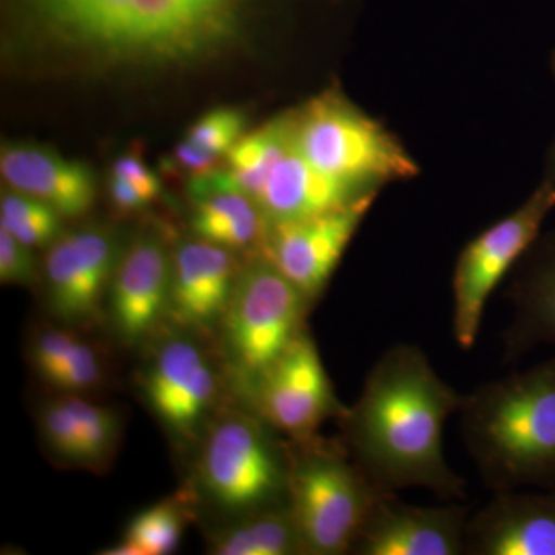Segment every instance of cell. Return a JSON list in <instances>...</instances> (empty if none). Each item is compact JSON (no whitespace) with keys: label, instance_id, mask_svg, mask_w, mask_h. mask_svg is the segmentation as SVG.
<instances>
[{"label":"cell","instance_id":"cell-1","mask_svg":"<svg viewBox=\"0 0 555 555\" xmlns=\"http://www.w3.org/2000/svg\"><path fill=\"white\" fill-rule=\"evenodd\" d=\"M462 401L418 346L397 343L371 369L356 404L339 416L343 444L379 492L420 488L459 502L466 481L449 466L443 440Z\"/></svg>","mask_w":555,"mask_h":555},{"label":"cell","instance_id":"cell-2","mask_svg":"<svg viewBox=\"0 0 555 555\" xmlns=\"http://www.w3.org/2000/svg\"><path fill=\"white\" fill-rule=\"evenodd\" d=\"M73 42L142 67L193 65L230 50L283 0H39Z\"/></svg>","mask_w":555,"mask_h":555},{"label":"cell","instance_id":"cell-3","mask_svg":"<svg viewBox=\"0 0 555 555\" xmlns=\"http://www.w3.org/2000/svg\"><path fill=\"white\" fill-rule=\"evenodd\" d=\"M460 433L491 492L555 488V353L463 396Z\"/></svg>","mask_w":555,"mask_h":555},{"label":"cell","instance_id":"cell-4","mask_svg":"<svg viewBox=\"0 0 555 555\" xmlns=\"http://www.w3.org/2000/svg\"><path fill=\"white\" fill-rule=\"evenodd\" d=\"M225 156L229 167L218 170L219 190L247 195L269 228L323 214L369 193L315 169L295 144L288 113L248 131Z\"/></svg>","mask_w":555,"mask_h":555},{"label":"cell","instance_id":"cell-5","mask_svg":"<svg viewBox=\"0 0 555 555\" xmlns=\"http://www.w3.org/2000/svg\"><path fill=\"white\" fill-rule=\"evenodd\" d=\"M295 144L315 169L360 190H379L418 175V164L378 120L339 89L288 112Z\"/></svg>","mask_w":555,"mask_h":555},{"label":"cell","instance_id":"cell-6","mask_svg":"<svg viewBox=\"0 0 555 555\" xmlns=\"http://www.w3.org/2000/svg\"><path fill=\"white\" fill-rule=\"evenodd\" d=\"M379 492L343 443L292 440L288 447V506L306 554H350Z\"/></svg>","mask_w":555,"mask_h":555},{"label":"cell","instance_id":"cell-7","mask_svg":"<svg viewBox=\"0 0 555 555\" xmlns=\"http://www.w3.org/2000/svg\"><path fill=\"white\" fill-rule=\"evenodd\" d=\"M258 414L228 412L208 427L198 462L201 489L228 513L288 503V447Z\"/></svg>","mask_w":555,"mask_h":555},{"label":"cell","instance_id":"cell-8","mask_svg":"<svg viewBox=\"0 0 555 555\" xmlns=\"http://www.w3.org/2000/svg\"><path fill=\"white\" fill-rule=\"evenodd\" d=\"M310 308L301 291L262 255L241 270L219 328L230 364L248 390L306 331Z\"/></svg>","mask_w":555,"mask_h":555},{"label":"cell","instance_id":"cell-9","mask_svg":"<svg viewBox=\"0 0 555 555\" xmlns=\"http://www.w3.org/2000/svg\"><path fill=\"white\" fill-rule=\"evenodd\" d=\"M554 210L555 192L542 181L520 207L463 248L452 276V331L463 350L476 345L489 298L542 235Z\"/></svg>","mask_w":555,"mask_h":555},{"label":"cell","instance_id":"cell-10","mask_svg":"<svg viewBox=\"0 0 555 555\" xmlns=\"http://www.w3.org/2000/svg\"><path fill=\"white\" fill-rule=\"evenodd\" d=\"M248 392L255 411L291 440L315 437L326 420L339 418L347 408L338 400L315 339L308 331H302L259 375Z\"/></svg>","mask_w":555,"mask_h":555},{"label":"cell","instance_id":"cell-11","mask_svg":"<svg viewBox=\"0 0 555 555\" xmlns=\"http://www.w3.org/2000/svg\"><path fill=\"white\" fill-rule=\"evenodd\" d=\"M377 196L378 192L364 193L323 214L270 225L261 247L262 257L313 305L326 291Z\"/></svg>","mask_w":555,"mask_h":555},{"label":"cell","instance_id":"cell-12","mask_svg":"<svg viewBox=\"0 0 555 555\" xmlns=\"http://www.w3.org/2000/svg\"><path fill=\"white\" fill-rule=\"evenodd\" d=\"M124 248L113 230L91 225L62 233L49 246L43 281L51 315L68 327L102 315Z\"/></svg>","mask_w":555,"mask_h":555},{"label":"cell","instance_id":"cell-13","mask_svg":"<svg viewBox=\"0 0 555 555\" xmlns=\"http://www.w3.org/2000/svg\"><path fill=\"white\" fill-rule=\"evenodd\" d=\"M218 389L217 372L188 331L164 338L141 377L142 396L150 411L181 443L199 436Z\"/></svg>","mask_w":555,"mask_h":555},{"label":"cell","instance_id":"cell-14","mask_svg":"<svg viewBox=\"0 0 555 555\" xmlns=\"http://www.w3.org/2000/svg\"><path fill=\"white\" fill-rule=\"evenodd\" d=\"M469 507L448 502L415 506L383 492L358 532L350 554L465 555Z\"/></svg>","mask_w":555,"mask_h":555},{"label":"cell","instance_id":"cell-15","mask_svg":"<svg viewBox=\"0 0 555 555\" xmlns=\"http://www.w3.org/2000/svg\"><path fill=\"white\" fill-rule=\"evenodd\" d=\"M170 287L171 254L158 236H138L124 248L107 298L113 331L124 345H142L169 318Z\"/></svg>","mask_w":555,"mask_h":555},{"label":"cell","instance_id":"cell-16","mask_svg":"<svg viewBox=\"0 0 555 555\" xmlns=\"http://www.w3.org/2000/svg\"><path fill=\"white\" fill-rule=\"evenodd\" d=\"M492 494L467 520L465 555H555V488Z\"/></svg>","mask_w":555,"mask_h":555},{"label":"cell","instance_id":"cell-17","mask_svg":"<svg viewBox=\"0 0 555 555\" xmlns=\"http://www.w3.org/2000/svg\"><path fill=\"white\" fill-rule=\"evenodd\" d=\"M232 250L195 238L171 254L169 318L190 334L221 326L238 280Z\"/></svg>","mask_w":555,"mask_h":555},{"label":"cell","instance_id":"cell-18","mask_svg":"<svg viewBox=\"0 0 555 555\" xmlns=\"http://www.w3.org/2000/svg\"><path fill=\"white\" fill-rule=\"evenodd\" d=\"M0 173L10 189L43 201L64 218L82 217L96 201V177L87 164L35 142H7Z\"/></svg>","mask_w":555,"mask_h":555},{"label":"cell","instance_id":"cell-19","mask_svg":"<svg viewBox=\"0 0 555 555\" xmlns=\"http://www.w3.org/2000/svg\"><path fill=\"white\" fill-rule=\"evenodd\" d=\"M511 320L503 334L506 361L537 347H555V230L540 235L511 273Z\"/></svg>","mask_w":555,"mask_h":555},{"label":"cell","instance_id":"cell-20","mask_svg":"<svg viewBox=\"0 0 555 555\" xmlns=\"http://www.w3.org/2000/svg\"><path fill=\"white\" fill-rule=\"evenodd\" d=\"M195 201L192 230L196 238L240 250L262 247L269 224L257 204L238 192H215Z\"/></svg>","mask_w":555,"mask_h":555},{"label":"cell","instance_id":"cell-21","mask_svg":"<svg viewBox=\"0 0 555 555\" xmlns=\"http://www.w3.org/2000/svg\"><path fill=\"white\" fill-rule=\"evenodd\" d=\"M210 553L217 555L306 554L305 543L288 503L243 514L236 524L210 537Z\"/></svg>","mask_w":555,"mask_h":555},{"label":"cell","instance_id":"cell-22","mask_svg":"<svg viewBox=\"0 0 555 555\" xmlns=\"http://www.w3.org/2000/svg\"><path fill=\"white\" fill-rule=\"evenodd\" d=\"M64 217L49 204L17 190H7L0 199V229H5L33 248L51 246L62 235Z\"/></svg>","mask_w":555,"mask_h":555},{"label":"cell","instance_id":"cell-23","mask_svg":"<svg viewBox=\"0 0 555 555\" xmlns=\"http://www.w3.org/2000/svg\"><path fill=\"white\" fill-rule=\"evenodd\" d=\"M188 525V509L179 500H166L131 518L124 539L137 543L145 555H166L179 546Z\"/></svg>","mask_w":555,"mask_h":555},{"label":"cell","instance_id":"cell-24","mask_svg":"<svg viewBox=\"0 0 555 555\" xmlns=\"http://www.w3.org/2000/svg\"><path fill=\"white\" fill-rule=\"evenodd\" d=\"M39 427L43 443L61 462L82 467L80 427L76 414L75 397L61 393L49 401L39 414Z\"/></svg>","mask_w":555,"mask_h":555},{"label":"cell","instance_id":"cell-25","mask_svg":"<svg viewBox=\"0 0 555 555\" xmlns=\"http://www.w3.org/2000/svg\"><path fill=\"white\" fill-rule=\"evenodd\" d=\"M246 116L235 108H215L190 127L188 139L215 155H228L246 134Z\"/></svg>","mask_w":555,"mask_h":555},{"label":"cell","instance_id":"cell-26","mask_svg":"<svg viewBox=\"0 0 555 555\" xmlns=\"http://www.w3.org/2000/svg\"><path fill=\"white\" fill-rule=\"evenodd\" d=\"M102 377H104V363L100 352L89 343L80 339L67 360L51 375L47 385L54 387L60 393L82 396L86 390L100 385Z\"/></svg>","mask_w":555,"mask_h":555},{"label":"cell","instance_id":"cell-27","mask_svg":"<svg viewBox=\"0 0 555 555\" xmlns=\"http://www.w3.org/2000/svg\"><path fill=\"white\" fill-rule=\"evenodd\" d=\"M78 334L72 327L43 328L31 341V366L43 382H49L51 375L67 360L72 350L80 341Z\"/></svg>","mask_w":555,"mask_h":555},{"label":"cell","instance_id":"cell-28","mask_svg":"<svg viewBox=\"0 0 555 555\" xmlns=\"http://www.w3.org/2000/svg\"><path fill=\"white\" fill-rule=\"evenodd\" d=\"M38 278L33 247L0 229V281L2 284L30 286Z\"/></svg>","mask_w":555,"mask_h":555},{"label":"cell","instance_id":"cell-29","mask_svg":"<svg viewBox=\"0 0 555 555\" xmlns=\"http://www.w3.org/2000/svg\"><path fill=\"white\" fill-rule=\"evenodd\" d=\"M112 173L127 179L134 188L141 190L150 201L158 198L160 193L159 178L142 163L138 156L122 155L113 163Z\"/></svg>","mask_w":555,"mask_h":555},{"label":"cell","instance_id":"cell-30","mask_svg":"<svg viewBox=\"0 0 555 555\" xmlns=\"http://www.w3.org/2000/svg\"><path fill=\"white\" fill-rule=\"evenodd\" d=\"M175 158H177L179 166L192 171V177H196V175L214 170L219 156L207 152L206 149L199 147L198 144L185 138L184 141L179 142L177 150H175Z\"/></svg>","mask_w":555,"mask_h":555},{"label":"cell","instance_id":"cell-31","mask_svg":"<svg viewBox=\"0 0 555 555\" xmlns=\"http://www.w3.org/2000/svg\"><path fill=\"white\" fill-rule=\"evenodd\" d=\"M109 198L120 211H138L149 206L152 201L127 179L112 173L108 179Z\"/></svg>","mask_w":555,"mask_h":555},{"label":"cell","instance_id":"cell-32","mask_svg":"<svg viewBox=\"0 0 555 555\" xmlns=\"http://www.w3.org/2000/svg\"><path fill=\"white\" fill-rule=\"evenodd\" d=\"M104 555H145L144 551L137 545V543L130 542V540L122 539V542L116 543V545L105 547L101 551Z\"/></svg>","mask_w":555,"mask_h":555},{"label":"cell","instance_id":"cell-33","mask_svg":"<svg viewBox=\"0 0 555 555\" xmlns=\"http://www.w3.org/2000/svg\"><path fill=\"white\" fill-rule=\"evenodd\" d=\"M543 181L547 182L555 192V138L550 153H547L545 178H543Z\"/></svg>","mask_w":555,"mask_h":555},{"label":"cell","instance_id":"cell-34","mask_svg":"<svg viewBox=\"0 0 555 555\" xmlns=\"http://www.w3.org/2000/svg\"><path fill=\"white\" fill-rule=\"evenodd\" d=\"M553 72H554V75H555V51H554V56H553Z\"/></svg>","mask_w":555,"mask_h":555}]
</instances>
